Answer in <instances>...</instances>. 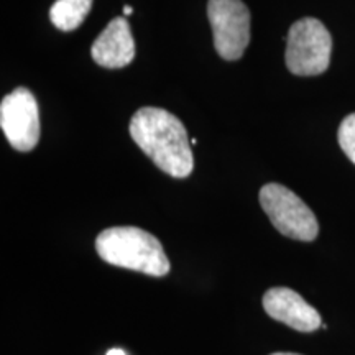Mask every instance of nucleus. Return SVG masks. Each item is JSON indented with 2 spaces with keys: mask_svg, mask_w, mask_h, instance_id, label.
<instances>
[{
  "mask_svg": "<svg viewBox=\"0 0 355 355\" xmlns=\"http://www.w3.org/2000/svg\"><path fill=\"white\" fill-rule=\"evenodd\" d=\"M332 38L318 19H301L291 25L286 40V68L296 76H318L331 63Z\"/></svg>",
  "mask_w": 355,
  "mask_h": 355,
  "instance_id": "nucleus-3",
  "label": "nucleus"
},
{
  "mask_svg": "<svg viewBox=\"0 0 355 355\" xmlns=\"http://www.w3.org/2000/svg\"><path fill=\"white\" fill-rule=\"evenodd\" d=\"M0 125L8 144L19 152H32L40 140L38 104L32 91L17 87L0 104Z\"/></svg>",
  "mask_w": 355,
  "mask_h": 355,
  "instance_id": "nucleus-6",
  "label": "nucleus"
},
{
  "mask_svg": "<svg viewBox=\"0 0 355 355\" xmlns=\"http://www.w3.org/2000/svg\"><path fill=\"white\" fill-rule=\"evenodd\" d=\"M272 355H301V354H293V352H275Z\"/></svg>",
  "mask_w": 355,
  "mask_h": 355,
  "instance_id": "nucleus-13",
  "label": "nucleus"
},
{
  "mask_svg": "<svg viewBox=\"0 0 355 355\" xmlns=\"http://www.w3.org/2000/svg\"><path fill=\"white\" fill-rule=\"evenodd\" d=\"M337 140H339L343 152L355 165V114L347 115L340 123L339 132H337Z\"/></svg>",
  "mask_w": 355,
  "mask_h": 355,
  "instance_id": "nucleus-10",
  "label": "nucleus"
},
{
  "mask_svg": "<svg viewBox=\"0 0 355 355\" xmlns=\"http://www.w3.org/2000/svg\"><path fill=\"white\" fill-rule=\"evenodd\" d=\"M130 137L159 170L173 178H188L194 158L183 122L159 107H141L130 121Z\"/></svg>",
  "mask_w": 355,
  "mask_h": 355,
  "instance_id": "nucleus-1",
  "label": "nucleus"
},
{
  "mask_svg": "<svg viewBox=\"0 0 355 355\" xmlns=\"http://www.w3.org/2000/svg\"><path fill=\"white\" fill-rule=\"evenodd\" d=\"M259 199L261 209L279 234L301 242H313L318 237L319 224L314 212L286 186L265 184L260 189Z\"/></svg>",
  "mask_w": 355,
  "mask_h": 355,
  "instance_id": "nucleus-4",
  "label": "nucleus"
},
{
  "mask_svg": "<svg viewBox=\"0 0 355 355\" xmlns=\"http://www.w3.org/2000/svg\"><path fill=\"white\" fill-rule=\"evenodd\" d=\"M263 309L275 321L300 332H313L321 327V316L303 296L290 288H270L263 295Z\"/></svg>",
  "mask_w": 355,
  "mask_h": 355,
  "instance_id": "nucleus-7",
  "label": "nucleus"
},
{
  "mask_svg": "<svg viewBox=\"0 0 355 355\" xmlns=\"http://www.w3.org/2000/svg\"><path fill=\"white\" fill-rule=\"evenodd\" d=\"M105 355H127L125 352H123V350L122 349H110L109 350V352L107 354H105Z\"/></svg>",
  "mask_w": 355,
  "mask_h": 355,
  "instance_id": "nucleus-11",
  "label": "nucleus"
},
{
  "mask_svg": "<svg viewBox=\"0 0 355 355\" xmlns=\"http://www.w3.org/2000/svg\"><path fill=\"white\" fill-rule=\"evenodd\" d=\"M92 0H56L50 8V20L61 32H73L86 20Z\"/></svg>",
  "mask_w": 355,
  "mask_h": 355,
  "instance_id": "nucleus-9",
  "label": "nucleus"
},
{
  "mask_svg": "<svg viewBox=\"0 0 355 355\" xmlns=\"http://www.w3.org/2000/svg\"><path fill=\"white\" fill-rule=\"evenodd\" d=\"M214 48L222 60L242 58L250 43V12L242 0H209L207 2Z\"/></svg>",
  "mask_w": 355,
  "mask_h": 355,
  "instance_id": "nucleus-5",
  "label": "nucleus"
},
{
  "mask_svg": "<svg viewBox=\"0 0 355 355\" xmlns=\"http://www.w3.org/2000/svg\"><path fill=\"white\" fill-rule=\"evenodd\" d=\"M92 60L102 68H125L135 58V40L125 17H115L91 48Z\"/></svg>",
  "mask_w": 355,
  "mask_h": 355,
  "instance_id": "nucleus-8",
  "label": "nucleus"
},
{
  "mask_svg": "<svg viewBox=\"0 0 355 355\" xmlns=\"http://www.w3.org/2000/svg\"><path fill=\"white\" fill-rule=\"evenodd\" d=\"M132 12H133V8H132L130 6H125V7H123V15H125V17L132 15Z\"/></svg>",
  "mask_w": 355,
  "mask_h": 355,
  "instance_id": "nucleus-12",
  "label": "nucleus"
},
{
  "mask_svg": "<svg viewBox=\"0 0 355 355\" xmlns=\"http://www.w3.org/2000/svg\"><path fill=\"white\" fill-rule=\"evenodd\" d=\"M96 250L105 263L150 277H165L171 268L162 242L132 225L102 230L96 239Z\"/></svg>",
  "mask_w": 355,
  "mask_h": 355,
  "instance_id": "nucleus-2",
  "label": "nucleus"
}]
</instances>
